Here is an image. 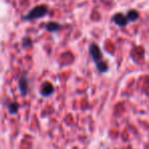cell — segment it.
<instances>
[{
    "instance_id": "6da1fadb",
    "label": "cell",
    "mask_w": 149,
    "mask_h": 149,
    "mask_svg": "<svg viewBox=\"0 0 149 149\" xmlns=\"http://www.w3.org/2000/svg\"><path fill=\"white\" fill-rule=\"evenodd\" d=\"M89 54L91 56V59L95 63V66L97 70L102 73H104L109 70V66L107 62L104 60V56H102V50L98 47L97 44L91 43L89 46Z\"/></svg>"
},
{
    "instance_id": "7a4b0ae2",
    "label": "cell",
    "mask_w": 149,
    "mask_h": 149,
    "mask_svg": "<svg viewBox=\"0 0 149 149\" xmlns=\"http://www.w3.org/2000/svg\"><path fill=\"white\" fill-rule=\"evenodd\" d=\"M48 13H49V7L46 4H40L31 8L26 15L22 16V20L31 22V20L40 19V18L45 17Z\"/></svg>"
},
{
    "instance_id": "3957f363",
    "label": "cell",
    "mask_w": 149,
    "mask_h": 149,
    "mask_svg": "<svg viewBox=\"0 0 149 149\" xmlns=\"http://www.w3.org/2000/svg\"><path fill=\"white\" fill-rule=\"evenodd\" d=\"M18 86H19L20 93L22 95H26L29 91V79L26 73H22V75L18 79Z\"/></svg>"
},
{
    "instance_id": "277c9868",
    "label": "cell",
    "mask_w": 149,
    "mask_h": 149,
    "mask_svg": "<svg viewBox=\"0 0 149 149\" xmlns=\"http://www.w3.org/2000/svg\"><path fill=\"white\" fill-rule=\"evenodd\" d=\"M113 20H114V22L117 26H121V28H124V26H126L129 24L126 14L122 13V12H118V13L115 14V15L113 16Z\"/></svg>"
},
{
    "instance_id": "5b68a950",
    "label": "cell",
    "mask_w": 149,
    "mask_h": 149,
    "mask_svg": "<svg viewBox=\"0 0 149 149\" xmlns=\"http://www.w3.org/2000/svg\"><path fill=\"white\" fill-rule=\"evenodd\" d=\"M62 29H63L62 24H60L59 22H49L45 24V30L52 33H58V31H60Z\"/></svg>"
},
{
    "instance_id": "8992f818",
    "label": "cell",
    "mask_w": 149,
    "mask_h": 149,
    "mask_svg": "<svg viewBox=\"0 0 149 149\" xmlns=\"http://www.w3.org/2000/svg\"><path fill=\"white\" fill-rule=\"evenodd\" d=\"M54 92V86L52 83L50 82H45L43 85H42V88H41V93L43 94L44 96H49L51 95L52 93Z\"/></svg>"
},
{
    "instance_id": "52a82bcc",
    "label": "cell",
    "mask_w": 149,
    "mask_h": 149,
    "mask_svg": "<svg viewBox=\"0 0 149 149\" xmlns=\"http://www.w3.org/2000/svg\"><path fill=\"white\" fill-rule=\"evenodd\" d=\"M126 16H127L128 22H129V24H130V22H136V20L139 19L140 13H139V11H138V10L131 9V10H129V11L127 12Z\"/></svg>"
},
{
    "instance_id": "ba28073f",
    "label": "cell",
    "mask_w": 149,
    "mask_h": 149,
    "mask_svg": "<svg viewBox=\"0 0 149 149\" xmlns=\"http://www.w3.org/2000/svg\"><path fill=\"white\" fill-rule=\"evenodd\" d=\"M22 47L24 48H31L33 46V41L30 37H24L22 41Z\"/></svg>"
},
{
    "instance_id": "9c48e42d",
    "label": "cell",
    "mask_w": 149,
    "mask_h": 149,
    "mask_svg": "<svg viewBox=\"0 0 149 149\" xmlns=\"http://www.w3.org/2000/svg\"><path fill=\"white\" fill-rule=\"evenodd\" d=\"M17 110H18V104L16 102H13V104H11L9 106V111L11 114H15L17 112Z\"/></svg>"
}]
</instances>
